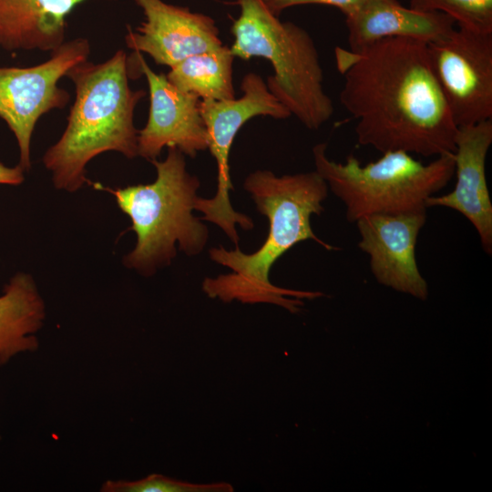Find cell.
I'll return each instance as SVG.
<instances>
[{
  "label": "cell",
  "mask_w": 492,
  "mask_h": 492,
  "mask_svg": "<svg viewBox=\"0 0 492 492\" xmlns=\"http://www.w3.org/2000/svg\"><path fill=\"white\" fill-rule=\"evenodd\" d=\"M340 101L356 120L362 146L381 153L454 154L458 130L432 69L427 43L392 37L335 49Z\"/></svg>",
  "instance_id": "cell-1"
},
{
  "label": "cell",
  "mask_w": 492,
  "mask_h": 492,
  "mask_svg": "<svg viewBox=\"0 0 492 492\" xmlns=\"http://www.w3.org/2000/svg\"><path fill=\"white\" fill-rule=\"evenodd\" d=\"M257 210L269 221V233L263 244L252 253L223 247L211 248L210 258L232 272L206 278L202 290L210 298L242 303H272L291 313L303 304L301 299H313L319 292L289 290L272 284L270 271L276 261L297 243L313 240L326 250L336 248L320 240L311 226L312 215H320L328 186L316 171L278 177L270 170H256L244 181Z\"/></svg>",
  "instance_id": "cell-2"
},
{
  "label": "cell",
  "mask_w": 492,
  "mask_h": 492,
  "mask_svg": "<svg viewBox=\"0 0 492 492\" xmlns=\"http://www.w3.org/2000/svg\"><path fill=\"white\" fill-rule=\"evenodd\" d=\"M66 76L74 83L75 101L65 131L43 162L55 188L74 192L89 182L86 166L96 156L107 151L138 156L133 118L146 92L129 87L128 58L121 49L99 64L80 62Z\"/></svg>",
  "instance_id": "cell-3"
},
{
  "label": "cell",
  "mask_w": 492,
  "mask_h": 492,
  "mask_svg": "<svg viewBox=\"0 0 492 492\" xmlns=\"http://www.w3.org/2000/svg\"><path fill=\"white\" fill-rule=\"evenodd\" d=\"M150 162L157 171L151 183L117 189L94 184L111 193L129 217L137 242L123 262L145 276L171 262L176 243L185 254L194 256L209 238L208 228L192 214L200 180L187 170L185 155L171 147L164 160Z\"/></svg>",
  "instance_id": "cell-4"
},
{
  "label": "cell",
  "mask_w": 492,
  "mask_h": 492,
  "mask_svg": "<svg viewBox=\"0 0 492 492\" xmlns=\"http://www.w3.org/2000/svg\"><path fill=\"white\" fill-rule=\"evenodd\" d=\"M241 8L231 32L235 57H263L273 74L266 85L271 93L307 128L326 123L334 108L323 88V72L313 39L302 27L282 22L263 0H237Z\"/></svg>",
  "instance_id": "cell-5"
},
{
  "label": "cell",
  "mask_w": 492,
  "mask_h": 492,
  "mask_svg": "<svg viewBox=\"0 0 492 492\" xmlns=\"http://www.w3.org/2000/svg\"><path fill=\"white\" fill-rule=\"evenodd\" d=\"M327 145L313 149L315 170L345 205L346 219L355 222L372 214L426 210V200L445 188L455 174L454 154L422 163L404 151H388L365 165L353 154L344 163L331 160Z\"/></svg>",
  "instance_id": "cell-6"
},
{
  "label": "cell",
  "mask_w": 492,
  "mask_h": 492,
  "mask_svg": "<svg viewBox=\"0 0 492 492\" xmlns=\"http://www.w3.org/2000/svg\"><path fill=\"white\" fill-rule=\"evenodd\" d=\"M242 96L227 100H200V111L208 133V149L217 165V190L210 199L198 197L194 209L203 213L202 220L219 226L238 247L236 225L251 230L252 220L236 211L230 200L233 190L229 158L234 138L241 127L257 116L285 119L290 111L271 93L258 74H246L241 81Z\"/></svg>",
  "instance_id": "cell-7"
},
{
  "label": "cell",
  "mask_w": 492,
  "mask_h": 492,
  "mask_svg": "<svg viewBox=\"0 0 492 492\" xmlns=\"http://www.w3.org/2000/svg\"><path fill=\"white\" fill-rule=\"evenodd\" d=\"M87 39L65 42L52 51L48 60L28 67H0V118L14 133L19 148V165L31 167L30 143L39 118L55 108H63L69 94L57 83L77 64L87 60Z\"/></svg>",
  "instance_id": "cell-8"
},
{
  "label": "cell",
  "mask_w": 492,
  "mask_h": 492,
  "mask_svg": "<svg viewBox=\"0 0 492 492\" xmlns=\"http://www.w3.org/2000/svg\"><path fill=\"white\" fill-rule=\"evenodd\" d=\"M427 52L457 128L492 119V33L454 28Z\"/></svg>",
  "instance_id": "cell-9"
},
{
  "label": "cell",
  "mask_w": 492,
  "mask_h": 492,
  "mask_svg": "<svg viewBox=\"0 0 492 492\" xmlns=\"http://www.w3.org/2000/svg\"><path fill=\"white\" fill-rule=\"evenodd\" d=\"M136 57L149 91L148 121L138 132V156L152 161L164 147H174L193 159L208 149L201 99L178 89L166 75L154 72L140 53L136 52Z\"/></svg>",
  "instance_id": "cell-10"
},
{
  "label": "cell",
  "mask_w": 492,
  "mask_h": 492,
  "mask_svg": "<svg viewBox=\"0 0 492 492\" xmlns=\"http://www.w3.org/2000/svg\"><path fill=\"white\" fill-rule=\"evenodd\" d=\"M425 220L426 210L372 214L355 221L358 247L369 256L376 281L421 300L426 299L428 287L417 266L415 246Z\"/></svg>",
  "instance_id": "cell-11"
},
{
  "label": "cell",
  "mask_w": 492,
  "mask_h": 492,
  "mask_svg": "<svg viewBox=\"0 0 492 492\" xmlns=\"http://www.w3.org/2000/svg\"><path fill=\"white\" fill-rule=\"evenodd\" d=\"M145 20L125 41L128 48L149 55L156 64L169 68L185 58L220 47L223 44L215 21L209 15L162 0H134Z\"/></svg>",
  "instance_id": "cell-12"
},
{
  "label": "cell",
  "mask_w": 492,
  "mask_h": 492,
  "mask_svg": "<svg viewBox=\"0 0 492 492\" xmlns=\"http://www.w3.org/2000/svg\"><path fill=\"white\" fill-rule=\"evenodd\" d=\"M492 144V119L458 128L454 153L456 182L449 193L429 197L425 205L461 213L475 227L482 248L492 253V203L486 159Z\"/></svg>",
  "instance_id": "cell-13"
},
{
  "label": "cell",
  "mask_w": 492,
  "mask_h": 492,
  "mask_svg": "<svg viewBox=\"0 0 492 492\" xmlns=\"http://www.w3.org/2000/svg\"><path fill=\"white\" fill-rule=\"evenodd\" d=\"M345 24L348 49L352 51L392 37L430 43L447 35L456 25L444 13L405 7L398 0H366L354 13L345 16Z\"/></svg>",
  "instance_id": "cell-14"
},
{
  "label": "cell",
  "mask_w": 492,
  "mask_h": 492,
  "mask_svg": "<svg viewBox=\"0 0 492 492\" xmlns=\"http://www.w3.org/2000/svg\"><path fill=\"white\" fill-rule=\"evenodd\" d=\"M86 0H0V46L54 51L65 42L66 18Z\"/></svg>",
  "instance_id": "cell-15"
},
{
  "label": "cell",
  "mask_w": 492,
  "mask_h": 492,
  "mask_svg": "<svg viewBox=\"0 0 492 492\" xmlns=\"http://www.w3.org/2000/svg\"><path fill=\"white\" fill-rule=\"evenodd\" d=\"M46 318V306L33 277L17 272L0 295V365L39 346L36 333Z\"/></svg>",
  "instance_id": "cell-16"
},
{
  "label": "cell",
  "mask_w": 492,
  "mask_h": 492,
  "mask_svg": "<svg viewBox=\"0 0 492 492\" xmlns=\"http://www.w3.org/2000/svg\"><path fill=\"white\" fill-rule=\"evenodd\" d=\"M230 46L192 55L170 67L168 80L178 89L200 99L235 98L233 61Z\"/></svg>",
  "instance_id": "cell-17"
},
{
  "label": "cell",
  "mask_w": 492,
  "mask_h": 492,
  "mask_svg": "<svg viewBox=\"0 0 492 492\" xmlns=\"http://www.w3.org/2000/svg\"><path fill=\"white\" fill-rule=\"evenodd\" d=\"M409 7L441 12L450 16L460 28L492 33V0H410Z\"/></svg>",
  "instance_id": "cell-18"
},
{
  "label": "cell",
  "mask_w": 492,
  "mask_h": 492,
  "mask_svg": "<svg viewBox=\"0 0 492 492\" xmlns=\"http://www.w3.org/2000/svg\"><path fill=\"white\" fill-rule=\"evenodd\" d=\"M228 482L198 484L171 478L160 474H150L138 480H108L102 492H232Z\"/></svg>",
  "instance_id": "cell-19"
},
{
  "label": "cell",
  "mask_w": 492,
  "mask_h": 492,
  "mask_svg": "<svg viewBox=\"0 0 492 492\" xmlns=\"http://www.w3.org/2000/svg\"><path fill=\"white\" fill-rule=\"evenodd\" d=\"M366 0H263L266 6L275 15L295 5H325L338 8L345 16L354 13Z\"/></svg>",
  "instance_id": "cell-20"
},
{
  "label": "cell",
  "mask_w": 492,
  "mask_h": 492,
  "mask_svg": "<svg viewBox=\"0 0 492 492\" xmlns=\"http://www.w3.org/2000/svg\"><path fill=\"white\" fill-rule=\"evenodd\" d=\"M25 169L18 164L15 167H7L0 162V184L19 185L24 179Z\"/></svg>",
  "instance_id": "cell-21"
}]
</instances>
